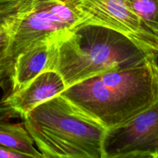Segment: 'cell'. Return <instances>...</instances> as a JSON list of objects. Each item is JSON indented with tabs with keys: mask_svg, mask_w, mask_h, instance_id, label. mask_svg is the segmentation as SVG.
<instances>
[{
	"mask_svg": "<svg viewBox=\"0 0 158 158\" xmlns=\"http://www.w3.org/2000/svg\"><path fill=\"white\" fill-rule=\"evenodd\" d=\"M158 53L107 27L82 23L50 39L46 70L58 73L66 88L111 70L139 66Z\"/></svg>",
	"mask_w": 158,
	"mask_h": 158,
	"instance_id": "obj_1",
	"label": "cell"
},
{
	"mask_svg": "<svg viewBox=\"0 0 158 158\" xmlns=\"http://www.w3.org/2000/svg\"><path fill=\"white\" fill-rule=\"evenodd\" d=\"M60 95L106 130L115 127L158 100V58L94 76Z\"/></svg>",
	"mask_w": 158,
	"mask_h": 158,
	"instance_id": "obj_2",
	"label": "cell"
},
{
	"mask_svg": "<svg viewBox=\"0 0 158 158\" xmlns=\"http://www.w3.org/2000/svg\"><path fill=\"white\" fill-rule=\"evenodd\" d=\"M23 125L45 158H101L104 127L57 95L34 108Z\"/></svg>",
	"mask_w": 158,
	"mask_h": 158,
	"instance_id": "obj_3",
	"label": "cell"
},
{
	"mask_svg": "<svg viewBox=\"0 0 158 158\" xmlns=\"http://www.w3.org/2000/svg\"><path fill=\"white\" fill-rule=\"evenodd\" d=\"M80 0H22L0 8L12 61L34 43L56 37L85 21Z\"/></svg>",
	"mask_w": 158,
	"mask_h": 158,
	"instance_id": "obj_4",
	"label": "cell"
},
{
	"mask_svg": "<svg viewBox=\"0 0 158 158\" xmlns=\"http://www.w3.org/2000/svg\"><path fill=\"white\" fill-rule=\"evenodd\" d=\"M101 158H158V100L125 123L105 131Z\"/></svg>",
	"mask_w": 158,
	"mask_h": 158,
	"instance_id": "obj_5",
	"label": "cell"
},
{
	"mask_svg": "<svg viewBox=\"0 0 158 158\" xmlns=\"http://www.w3.org/2000/svg\"><path fill=\"white\" fill-rule=\"evenodd\" d=\"M84 23L114 29L141 47L158 53V36L133 12L127 0H80Z\"/></svg>",
	"mask_w": 158,
	"mask_h": 158,
	"instance_id": "obj_6",
	"label": "cell"
},
{
	"mask_svg": "<svg viewBox=\"0 0 158 158\" xmlns=\"http://www.w3.org/2000/svg\"><path fill=\"white\" fill-rule=\"evenodd\" d=\"M66 86L60 74L46 70L16 92L3 95L0 100V120L23 119L43 102L60 95Z\"/></svg>",
	"mask_w": 158,
	"mask_h": 158,
	"instance_id": "obj_7",
	"label": "cell"
},
{
	"mask_svg": "<svg viewBox=\"0 0 158 158\" xmlns=\"http://www.w3.org/2000/svg\"><path fill=\"white\" fill-rule=\"evenodd\" d=\"M50 39L34 43L18 55L14 60L6 86L2 89L3 95L19 90L37 76L46 71Z\"/></svg>",
	"mask_w": 158,
	"mask_h": 158,
	"instance_id": "obj_8",
	"label": "cell"
},
{
	"mask_svg": "<svg viewBox=\"0 0 158 158\" xmlns=\"http://www.w3.org/2000/svg\"><path fill=\"white\" fill-rule=\"evenodd\" d=\"M33 140L23 123H12L0 120V146L23 154L26 157L42 158Z\"/></svg>",
	"mask_w": 158,
	"mask_h": 158,
	"instance_id": "obj_9",
	"label": "cell"
},
{
	"mask_svg": "<svg viewBox=\"0 0 158 158\" xmlns=\"http://www.w3.org/2000/svg\"><path fill=\"white\" fill-rule=\"evenodd\" d=\"M139 19L158 36V0H127Z\"/></svg>",
	"mask_w": 158,
	"mask_h": 158,
	"instance_id": "obj_10",
	"label": "cell"
},
{
	"mask_svg": "<svg viewBox=\"0 0 158 158\" xmlns=\"http://www.w3.org/2000/svg\"><path fill=\"white\" fill-rule=\"evenodd\" d=\"M12 66V61L9 55V35L4 28L0 33V87L2 89L6 86Z\"/></svg>",
	"mask_w": 158,
	"mask_h": 158,
	"instance_id": "obj_11",
	"label": "cell"
},
{
	"mask_svg": "<svg viewBox=\"0 0 158 158\" xmlns=\"http://www.w3.org/2000/svg\"><path fill=\"white\" fill-rule=\"evenodd\" d=\"M26 157L24 154L9 148L0 146V158H23Z\"/></svg>",
	"mask_w": 158,
	"mask_h": 158,
	"instance_id": "obj_12",
	"label": "cell"
},
{
	"mask_svg": "<svg viewBox=\"0 0 158 158\" xmlns=\"http://www.w3.org/2000/svg\"><path fill=\"white\" fill-rule=\"evenodd\" d=\"M19 1H22V0H0V8L6 6V5L12 4V3H15Z\"/></svg>",
	"mask_w": 158,
	"mask_h": 158,
	"instance_id": "obj_13",
	"label": "cell"
},
{
	"mask_svg": "<svg viewBox=\"0 0 158 158\" xmlns=\"http://www.w3.org/2000/svg\"><path fill=\"white\" fill-rule=\"evenodd\" d=\"M3 29H4V27H3L1 23H0V33H1V32H2Z\"/></svg>",
	"mask_w": 158,
	"mask_h": 158,
	"instance_id": "obj_14",
	"label": "cell"
}]
</instances>
